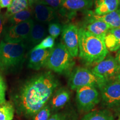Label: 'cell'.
Segmentation results:
<instances>
[{"label":"cell","mask_w":120,"mask_h":120,"mask_svg":"<svg viewBox=\"0 0 120 120\" xmlns=\"http://www.w3.org/2000/svg\"><path fill=\"white\" fill-rule=\"evenodd\" d=\"M58 85L57 79L50 71L28 79L15 96L17 111L26 117H34L47 105Z\"/></svg>","instance_id":"1"},{"label":"cell","mask_w":120,"mask_h":120,"mask_svg":"<svg viewBox=\"0 0 120 120\" xmlns=\"http://www.w3.org/2000/svg\"><path fill=\"white\" fill-rule=\"evenodd\" d=\"M108 50L104 40L83 28L79 30V56L88 65H96L105 59Z\"/></svg>","instance_id":"2"},{"label":"cell","mask_w":120,"mask_h":120,"mask_svg":"<svg viewBox=\"0 0 120 120\" xmlns=\"http://www.w3.org/2000/svg\"><path fill=\"white\" fill-rule=\"evenodd\" d=\"M26 45L24 42H0V71L10 72L16 71L25 60Z\"/></svg>","instance_id":"3"},{"label":"cell","mask_w":120,"mask_h":120,"mask_svg":"<svg viewBox=\"0 0 120 120\" xmlns=\"http://www.w3.org/2000/svg\"><path fill=\"white\" fill-rule=\"evenodd\" d=\"M75 64L73 57L62 42H60L51 49L45 66L55 72L70 73Z\"/></svg>","instance_id":"4"},{"label":"cell","mask_w":120,"mask_h":120,"mask_svg":"<svg viewBox=\"0 0 120 120\" xmlns=\"http://www.w3.org/2000/svg\"><path fill=\"white\" fill-rule=\"evenodd\" d=\"M107 81L96 75L89 69L77 67L72 70L68 79V86L72 90L84 86L95 87L99 90Z\"/></svg>","instance_id":"5"},{"label":"cell","mask_w":120,"mask_h":120,"mask_svg":"<svg viewBox=\"0 0 120 120\" xmlns=\"http://www.w3.org/2000/svg\"><path fill=\"white\" fill-rule=\"evenodd\" d=\"M76 91V104L80 112L88 113L101 101L100 91L95 87L84 86Z\"/></svg>","instance_id":"6"},{"label":"cell","mask_w":120,"mask_h":120,"mask_svg":"<svg viewBox=\"0 0 120 120\" xmlns=\"http://www.w3.org/2000/svg\"><path fill=\"white\" fill-rule=\"evenodd\" d=\"M98 90L105 106L109 109L120 107V81L116 79H110Z\"/></svg>","instance_id":"7"},{"label":"cell","mask_w":120,"mask_h":120,"mask_svg":"<svg viewBox=\"0 0 120 120\" xmlns=\"http://www.w3.org/2000/svg\"><path fill=\"white\" fill-rule=\"evenodd\" d=\"M34 21L32 19L10 26L4 33V41L9 43L24 42L28 38Z\"/></svg>","instance_id":"8"},{"label":"cell","mask_w":120,"mask_h":120,"mask_svg":"<svg viewBox=\"0 0 120 120\" xmlns=\"http://www.w3.org/2000/svg\"><path fill=\"white\" fill-rule=\"evenodd\" d=\"M91 70L96 76L109 81L115 79L120 72V66L116 58L109 56L97 64Z\"/></svg>","instance_id":"9"},{"label":"cell","mask_w":120,"mask_h":120,"mask_svg":"<svg viewBox=\"0 0 120 120\" xmlns=\"http://www.w3.org/2000/svg\"><path fill=\"white\" fill-rule=\"evenodd\" d=\"M79 30L77 25L70 23L64 25L62 31V43L73 58L79 56Z\"/></svg>","instance_id":"10"},{"label":"cell","mask_w":120,"mask_h":120,"mask_svg":"<svg viewBox=\"0 0 120 120\" xmlns=\"http://www.w3.org/2000/svg\"><path fill=\"white\" fill-rule=\"evenodd\" d=\"M94 2V0H61L58 11L62 16L72 19L77 12L85 11L92 8Z\"/></svg>","instance_id":"11"},{"label":"cell","mask_w":120,"mask_h":120,"mask_svg":"<svg viewBox=\"0 0 120 120\" xmlns=\"http://www.w3.org/2000/svg\"><path fill=\"white\" fill-rule=\"evenodd\" d=\"M85 12L86 17L81 27L104 40L107 32L109 29L112 28L105 22L96 19L93 16L94 11L92 10H86Z\"/></svg>","instance_id":"12"},{"label":"cell","mask_w":120,"mask_h":120,"mask_svg":"<svg viewBox=\"0 0 120 120\" xmlns=\"http://www.w3.org/2000/svg\"><path fill=\"white\" fill-rule=\"evenodd\" d=\"M32 7L34 8V17L39 23H51L57 17L56 10L46 4L36 3Z\"/></svg>","instance_id":"13"},{"label":"cell","mask_w":120,"mask_h":120,"mask_svg":"<svg viewBox=\"0 0 120 120\" xmlns=\"http://www.w3.org/2000/svg\"><path fill=\"white\" fill-rule=\"evenodd\" d=\"M51 49H34L30 52L28 67L34 70H39L45 66V63L49 56Z\"/></svg>","instance_id":"14"},{"label":"cell","mask_w":120,"mask_h":120,"mask_svg":"<svg viewBox=\"0 0 120 120\" xmlns=\"http://www.w3.org/2000/svg\"><path fill=\"white\" fill-rule=\"evenodd\" d=\"M70 99V92L67 88L62 87L56 90L49 100V106L53 111L64 107Z\"/></svg>","instance_id":"15"},{"label":"cell","mask_w":120,"mask_h":120,"mask_svg":"<svg viewBox=\"0 0 120 120\" xmlns=\"http://www.w3.org/2000/svg\"><path fill=\"white\" fill-rule=\"evenodd\" d=\"M119 0H94V14L103 16L118 9Z\"/></svg>","instance_id":"16"},{"label":"cell","mask_w":120,"mask_h":120,"mask_svg":"<svg viewBox=\"0 0 120 120\" xmlns=\"http://www.w3.org/2000/svg\"><path fill=\"white\" fill-rule=\"evenodd\" d=\"M107 50L115 52L120 49V28H112L109 30L104 38Z\"/></svg>","instance_id":"17"},{"label":"cell","mask_w":120,"mask_h":120,"mask_svg":"<svg viewBox=\"0 0 120 120\" xmlns=\"http://www.w3.org/2000/svg\"><path fill=\"white\" fill-rule=\"evenodd\" d=\"M46 28L44 25L41 23H34L30 32V35L27 39L28 42L31 46L38 45L46 36Z\"/></svg>","instance_id":"18"},{"label":"cell","mask_w":120,"mask_h":120,"mask_svg":"<svg viewBox=\"0 0 120 120\" xmlns=\"http://www.w3.org/2000/svg\"><path fill=\"white\" fill-rule=\"evenodd\" d=\"M93 16L96 19L107 23L111 28H120V9L103 16H97L94 12Z\"/></svg>","instance_id":"19"},{"label":"cell","mask_w":120,"mask_h":120,"mask_svg":"<svg viewBox=\"0 0 120 120\" xmlns=\"http://www.w3.org/2000/svg\"><path fill=\"white\" fill-rule=\"evenodd\" d=\"M111 112L108 109L95 110L87 113L80 120H113Z\"/></svg>","instance_id":"20"},{"label":"cell","mask_w":120,"mask_h":120,"mask_svg":"<svg viewBox=\"0 0 120 120\" xmlns=\"http://www.w3.org/2000/svg\"><path fill=\"white\" fill-rule=\"evenodd\" d=\"M29 7L28 0H12L10 6L7 9L6 16L7 17H11L19 12L26 10Z\"/></svg>","instance_id":"21"},{"label":"cell","mask_w":120,"mask_h":120,"mask_svg":"<svg viewBox=\"0 0 120 120\" xmlns=\"http://www.w3.org/2000/svg\"><path fill=\"white\" fill-rule=\"evenodd\" d=\"M31 8L29 7L26 10L11 16L9 17V21L12 25H15L31 19L33 15L32 10Z\"/></svg>","instance_id":"22"},{"label":"cell","mask_w":120,"mask_h":120,"mask_svg":"<svg viewBox=\"0 0 120 120\" xmlns=\"http://www.w3.org/2000/svg\"><path fill=\"white\" fill-rule=\"evenodd\" d=\"M15 109L10 102L0 105V120H12L14 117Z\"/></svg>","instance_id":"23"},{"label":"cell","mask_w":120,"mask_h":120,"mask_svg":"<svg viewBox=\"0 0 120 120\" xmlns=\"http://www.w3.org/2000/svg\"><path fill=\"white\" fill-rule=\"evenodd\" d=\"M49 120H77V116L71 111L58 112L51 116Z\"/></svg>","instance_id":"24"},{"label":"cell","mask_w":120,"mask_h":120,"mask_svg":"<svg viewBox=\"0 0 120 120\" xmlns=\"http://www.w3.org/2000/svg\"><path fill=\"white\" fill-rule=\"evenodd\" d=\"M51 116V109L49 105H46L36 114L34 120H49Z\"/></svg>","instance_id":"25"},{"label":"cell","mask_w":120,"mask_h":120,"mask_svg":"<svg viewBox=\"0 0 120 120\" xmlns=\"http://www.w3.org/2000/svg\"><path fill=\"white\" fill-rule=\"evenodd\" d=\"M55 39L51 36H49L42 40L39 44L36 45L34 49H52L55 46Z\"/></svg>","instance_id":"26"},{"label":"cell","mask_w":120,"mask_h":120,"mask_svg":"<svg viewBox=\"0 0 120 120\" xmlns=\"http://www.w3.org/2000/svg\"><path fill=\"white\" fill-rule=\"evenodd\" d=\"M49 36L56 39L59 36L62 32V26L58 22H52L49 23L48 28Z\"/></svg>","instance_id":"27"},{"label":"cell","mask_w":120,"mask_h":120,"mask_svg":"<svg viewBox=\"0 0 120 120\" xmlns=\"http://www.w3.org/2000/svg\"><path fill=\"white\" fill-rule=\"evenodd\" d=\"M6 85L4 78L0 75V105L6 102Z\"/></svg>","instance_id":"28"},{"label":"cell","mask_w":120,"mask_h":120,"mask_svg":"<svg viewBox=\"0 0 120 120\" xmlns=\"http://www.w3.org/2000/svg\"><path fill=\"white\" fill-rule=\"evenodd\" d=\"M38 3L46 4L57 11L61 7V0H41Z\"/></svg>","instance_id":"29"},{"label":"cell","mask_w":120,"mask_h":120,"mask_svg":"<svg viewBox=\"0 0 120 120\" xmlns=\"http://www.w3.org/2000/svg\"><path fill=\"white\" fill-rule=\"evenodd\" d=\"M12 0H0V7L8 8L10 6Z\"/></svg>","instance_id":"30"},{"label":"cell","mask_w":120,"mask_h":120,"mask_svg":"<svg viewBox=\"0 0 120 120\" xmlns=\"http://www.w3.org/2000/svg\"><path fill=\"white\" fill-rule=\"evenodd\" d=\"M4 17L2 15H0V35L3 31V26H4Z\"/></svg>","instance_id":"31"},{"label":"cell","mask_w":120,"mask_h":120,"mask_svg":"<svg viewBox=\"0 0 120 120\" xmlns=\"http://www.w3.org/2000/svg\"><path fill=\"white\" fill-rule=\"evenodd\" d=\"M40 1H41V0H28L29 7L32 8L33 6H34V4H36V3L39 2Z\"/></svg>","instance_id":"32"},{"label":"cell","mask_w":120,"mask_h":120,"mask_svg":"<svg viewBox=\"0 0 120 120\" xmlns=\"http://www.w3.org/2000/svg\"><path fill=\"white\" fill-rule=\"evenodd\" d=\"M115 58H116L117 62L118 63V64H119L120 66V49H118L117 52L116 57H115Z\"/></svg>","instance_id":"33"},{"label":"cell","mask_w":120,"mask_h":120,"mask_svg":"<svg viewBox=\"0 0 120 120\" xmlns=\"http://www.w3.org/2000/svg\"><path fill=\"white\" fill-rule=\"evenodd\" d=\"M115 79H117V80L119 81H120V72L119 73H118V75H117V76H116Z\"/></svg>","instance_id":"34"},{"label":"cell","mask_w":120,"mask_h":120,"mask_svg":"<svg viewBox=\"0 0 120 120\" xmlns=\"http://www.w3.org/2000/svg\"><path fill=\"white\" fill-rule=\"evenodd\" d=\"M119 2H120V0H119Z\"/></svg>","instance_id":"35"},{"label":"cell","mask_w":120,"mask_h":120,"mask_svg":"<svg viewBox=\"0 0 120 120\" xmlns=\"http://www.w3.org/2000/svg\"><path fill=\"white\" fill-rule=\"evenodd\" d=\"M120 120V119H119V120Z\"/></svg>","instance_id":"36"},{"label":"cell","mask_w":120,"mask_h":120,"mask_svg":"<svg viewBox=\"0 0 120 120\" xmlns=\"http://www.w3.org/2000/svg\"><path fill=\"white\" fill-rule=\"evenodd\" d=\"M0 11H1V9H0Z\"/></svg>","instance_id":"37"}]
</instances>
